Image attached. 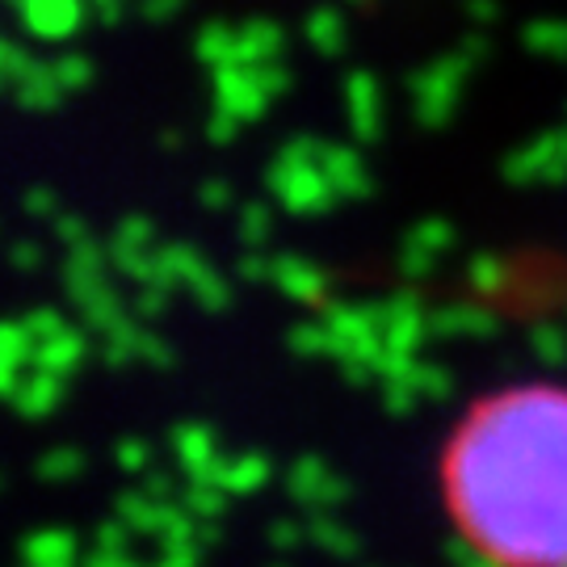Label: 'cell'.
Returning a JSON list of instances; mask_svg holds the SVG:
<instances>
[{"instance_id":"obj_1","label":"cell","mask_w":567,"mask_h":567,"mask_svg":"<svg viewBox=\"0 0 567 567\" xmlns=\"http://www.w3.org/2000/svg\"><path fill=\"white\" fill-rule=\"evenodd\" d=\"M454 526L492 567H567V391L517 386L466 416L442 466Z\"/></svg>"}]
</instances>
